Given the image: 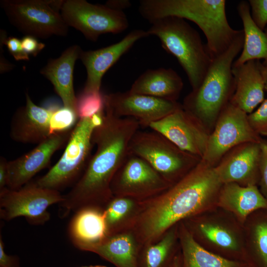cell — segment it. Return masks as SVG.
<instances>
[{"label": "cell", "mask_w": 267, "mask_h": 267, "mask_svg": "<svg viewBox=\"0 0 267 267\" xmlns=\"http://www.w3.org/2000/svg\"><path fill=\"white\" fill-rule=\"evenodd\" d=\"M104 111L120 118H132L140 126L149 127L182 106L177 101L130 92L104 95Z\"/></svg>", "instance_id": "13"}, {"label": "cell", "mask_w": 267, "mask_h": 267, "mask_svg": "<svg viewBox=\"0 0 267 267\" xmlns=\"http://www.w3.org/2000/svg\"><path fill=\"white\" fill-rule=\"evenodd\" d=\"M222 184L214 167L201 160L167 189L139 201L129 230L140 246L155 243L178 222L199 213L218 200Z\"/></svg>", "instance_id": "1"}, {"label": "cell", "mask_w": 267, "mask_h": 267, "mask_svg": "<svg viewBox=\"0 0 267 267\" xmlns=\"http://www.w3.org/2000/svg\"><path fill=\"white\" fill-rule=\"evenodd\" d=\"M259 161L260 190L267 199V140L263 139L260 143Z\"/></svg>", "instance_id": "35"}, {"label": "cell", "mask_w": 267, "mask_h": 267, "mask_svg": "<svg viewBox=\"0 0 267 267\" xmlns=\"http://www.w3.org/2000/svg\"><path fill=\"white\" fill-rule=\"evenodd\" d=\"M237 10L243 23L244 39L241 53L233 65L238 66L250 60L261 59L264 60L263 64L267 65V33L254 22L248 2L241 1Z\"/></svg>", "instance_id": "25"}, {"label": "cell", "mask_w": 267, "mask_h": 267, "mask_svg": "<svg viewBox=\"0 0 267 267\" xmlns=\"http://www.w3.org/2000/svg\"><path fill=\"white\" fill-rule=\"evenodd\" d=\"M147 36L146 31L135 29L118 43L96 50H83L80 59L86 69L87 78L82 91H100L105 73L136 42Z\"/></svg>", "instance_id": "17"}, {"label": "cell", "mask_w": 267, "mask_h": 267, "mask_svg": "<svg viewBox=\"0 0 267 267\" xmlns=\"http://www.w3.org/2000/svg\"><path fill=\"white\" fill-rule=\"evenodd\" d=\"M92 267H108L102 265H91Z\"/></svg>", "instance_id": "43"}, {"label": "cell", "mask_w": 267, "mask_h": 267, "mask_svg": "<svg viewBox=\"0 0 267 267\" xmlns=\"http://www.w3.org/2000/svg\"><path fill=\"white\" fill-rule=\"evenodd\" d=\"M260 143L240 144L223 156L214 167L222 184L233 182L242 186L259 184Z\"/></svg>", "instance_id": "16"}, {"label": "cell", "mask_w": 267, "mask_h": 267, "mask_svg": "<svg viewBox=\"0 0 267 267\" xmlns=\"http://www.w3.org/2000/svg\"><path fill=\"white\" fill-rule=\"evenodd\" d=\"M72 131L54 134L30 151L8 161L7 187L18 189L30 182L34 176L49 165L54 153L67 143Z\"/></svg>", "instance_id": "15"}, {"label": "cell", "mask_w": 267, "mask_h": 267, "mask_svg": "<svg viewBox=\"0 0 267 267\" xmlns=\"http://www.w3.org/2000/svg\"><path fill=\"white\" fill-rule=\"evenodd\" d=\"M129 152L146 161L171 185L182 178L201 160L153 130L137 131L130 141Z\"/></svg>", "instance_id": "7"}, {"label": "cell", "mask_w": 267, "mask_h": 267, "mask_svg": "<svg viewBox=\"0 0 267 267\" xmlns=\"http://www.w3.org/2000/svg\"><path fill=\"white\" fill-rule=\"evenodd\" d=\"M182 264L181 255L180 256H176L172 267H182Z\"/></svg>", "instance_id": "42"}, {"label": "cell", "mask_w": 267, "mask_h": 267, "mask_svg": "<svg viewBox=\"0 0 267 267\" xmlns=\"http://www.w3.org/2000/svg\"><path fill=\"white\" fill-rule=\"evenodd\" d=\"M64 200L60 191L42 187L35 182L13 190H0V218L10 221L24 217L30 223L42 225L50 219L49 207Z\"/></svg>", "instance_id": "9"}, {"label": "cell", "mask_w": 267, "mask_h": 267, "mask_svg": "<svg viewBox=\"0 0 267 267\" xmlns=\"http://www.w3.org/2000/svg\"><path fill=\"white\" fill-rule=\"evenodd\" d=\"M147 33L156 36L162 47L176 58L187 75L192 90L201 84L212 59L198 32L184 19L169 16L150 23Z\"/></svg>", "instance_id": "5"}, {"label": "cell", "mask_w": 267, "mask_h": 267, "mask_svg": "<svg viewBox=\"0 0 267 267\" xmlns=\"http://www.w3.org/2000/svg\"><path fill=\"white\" fill-rule=\"evenodd\" d=\"M0 267H21L19 257L15 255H8L4 250V244L1 234H0Z\"/></svg>", "instance_id": "38"}, {"label": "cell", "mask_w": 267, "mask_h": 267, "mask_svg": "<svg viewBox=\"0 0 267 267\" xmlns=\"http://www.w3.org/2000/svg\"><path fill=\"white\" fill-rule=\"evenodd\" d=\"M139 202L127 197H113L104 208L108 236L130 229L136 215Z\"/></svg>", "instance_id": "28"}, {"label": "cell", "mask_w": 267, "mask_h": 267, "mask_svg": "<svg viewBox=\"0 0 267 267\" xmlns=\"http://www.w3.org/2000/svg\"><path fill=\"white\" fill-rule=\"evenodd\" d=\"M248 118L257 134L267 136V99L263 101L256 110L248 114Z\"/></svg>", "instance_id": "33"}, {"label": "cell", "mask_w": 267, "mask_h": 267, "mask_svg": "<svg viewBox=\"0 0 267 267\" xmlns=\"http://www.w3.org/2000/svg\"><path fill=\"white\" fill-rule=\"evenodd\" d=\"M92 267L91 265L89 266H83V267Z\"/></svg>", "instance_id": "44"}, {"label": "cell", "mask_w": 267, "mask_h": 267, "mask_svg": "<svg viewBox=\"0 0 267 267\" xmlns=\"http://www.w3.org/2000/svg\"><path fill=\"white\" fill-rule=\"evenodd\" d=\"M8 161L0 157V190L7 187L8 178V172L7 167Z\"/></svg>", "instance_id": "39"}, {"label": "cell", "mask_w": 267, "mask_h": 267, "mask_svg": "<svg viewBox=\"0 0 267 267\" xmlns=\"http://www.w3.org/2000/svg\"><path fill=\"white\" fill-rule=\"evenodd\" d=\"M181 78L171 68L149 69L133 83L130 92L177 101L182 89Z\"/></svg>", "instance_id": "23"}, {"label": "cell", "mask_w": 267, "mask_h": 267, "mask_svg": "<svg viewBox=\"0 0 267 267\" xmlns=\"http://www.w3.org/2000/svg\"><path fill=\"white\" fill-rule=\"evenodd\" d=\"M248 115L229 102L209 134L201 160L215 167L227 152L236 146L245 142L260 143L263 138L252 128Z\"/></svg>", "instance_id": "11"}, {"label": "cell", "mask_w": 267, "mask_h": 267, "mask_svg": "<svg viewBox=\"0 0 267 267\" xmlns=\"http://www.w3.org/2000/svg\"><path fill=\"white\" fill-rule=\"evenodd\" d=\"M21 41L24 51L29 55L36 56L45 46V44L39 42L37 38L30 35L25 36Z\"/></svg>", "instance_id": "37"}, {"label": "cell", "mask_w": 267, "mask_h": 267, "mask_svg": "<svg viewBox=\"0 0 267 267\" xmlns=\"http://www.w3.org/2000/svg\"><path fill=\"white\" fill-rule=\"evenodd\" d=\"M224 0H141L138 11L150 23L173 16L195 23L207 39L212 60L225 52L241 33L227 20Z\"/></svg>", "instance_id": "3"}, {"label": "cell", "mask_w": 267, "mask_h": 267, "mask_svg": "<svg viewBox=\"0 0 267 267\" xmlns=\"http://www.w3.org/2000/svg\"><path fill=\"white\" fill-rule=\"evenodd\" d=\"M104 110L80 119L72 130L66 148L57 162L35 182L42 187L59 191L72 186L84 173L91 157L92 134L103 121Z\"/></svg>", "instance_id": "6"}, {"label": "cell", "mask_w": 267, "mask_h": 267, "mask_svg": "<svg viewBox=\"0 0 267 267\" xmlns=\"http://www.w3.org/2000/svg\"><path fill=\"white\" fill-rule=\"evenodd\" d=\"M260 69L265 82V91H267V65L261 62Z\"/></svg>", "instance_id": "41"}, {"label": "cell", "mask_w": 267, "mask_h": 267, "mask_svg": "<svg viewBox=\"0 0 267 267\" xmlns=\"http://www.w3.org/2000/svg\"><path fill=\"white\" fill-rule=\"evenodd\" d=\"M178 230L182 267H238L236 263L213 254L200 246L184 223H180Z\"/></svg>", "instance_id": "26"}, {"label": "cell", "mask_w": 267, "mask_h": 267, "mask_svg": "<svg viewBox=\"0 0 267 267\" xmlns=\"http://www.w3.org/2000/svg\"><path fill=\"white\" fill-rule=\"evenodd\" d=\"M9 53L17 61L29 60V55L24 51L21 40L16 37L7 38L4 43Z\"/></svg>", "instance_id": "36"}, {"label": "cell", "mask_w": 267, "mask_h": 267, "mask_svg": "<svg viewBox=\"0 0 267 267\" xmlns=\"http://www.w3.org/2000/svg\"><path fill=\"white\" fill-rule=\"evenodd\" d=\"M139 126L134 118L104 111L101 124L92 134L96 151L81 177L59 204L61 217L84 207H105L113 197V178L128 155L130 141Z\"/></svg>", "instance_id": "2"}, {"label": "cell", "mask_w": 267, "mask_h": 267, "mask_svg": "<svg viewBox=\"0 0 267 267\" xmlns=\"http://www.w3.org/2000/svg\"><path fill=\"white\" fill-rule=\"evenodd\" d=\"M140 248L134 232L127 230L107 236L86 251L98 255L116 267H138Z\"/></svg>", "instance_id": "22"}, {"label": "cell", "mask_w": 267, "mask_h": 267, "mask_svg": "<svg viewBox=\"0 0 267 267\" xmlns=\"http://www.w3.org/2000/svg\"><path fill=\"white\" fill-rule=\"evenodd\" d=\"M64 0H2L0 6L19 31L37 38L66 36L69 26L60 10Z\"/></svg>", "instance_id": "8"}, {"label": "cell", "mask_w": 267, "mask_h": 267, "mask_svg": "<svg viewBox=\"0 0 267 267\" xmlns=\"http://www.w3.org/2000/svg\"><path fill=\"white\" fill-rule=\"evenodd\" d=\"M217 200L222 207L242 219L254 212L267 210V199L256 185L242 186L233 182L223 184Z\"/></svg>", "instance_id": "24"}, {"label": "cell", "mask_w": 267, "mask_h": 267, "mask_svg": "<svg viewBox=\"0 0 267 267\" xmlns=\"http://www.w3.org/2000/svg\"><path fill=\"white\" fill-rule=\"evenodd\" d=\"M68 232L73 245L84 251L103 240L108 236L104 208L87 207L75 212Z\"/></svg>", "instance_id": "21"}, {"label": "cell", "mask_w": 267, "mask_h": 267, "mask_svg": "<svg viewBox=\"0 0 267 267\" xmlns=\"http://www.w3.org/2000/svg\"><path fill=\"white\" fill-rule=\"evenodd\" d=\"M177 224L169 229L157 242L141 246L138 267H172L176 256L174 255Z\"/></svg>", "instance_id": "27"}, {"label": "cell", "mask_w": 267, "mask_h": 267, "mask_svg": "<svg viewBox=\"0 0 267 267\" xmlns=\"http://www.w3.org/2000/svg\"><path fill=\"white\" fill-rule=\"evenodd\" d=\"M77 97L79 119L90 117L104 110V98L100 91L82 92Z\"/></svg>", "instance_id": "29"}, {"label": "cell", "mask_w": 267, "mask_h": 267, "mask_svg": "<svg viewBox=\"0 0 267 267\" xmlns=\"http://www.w3.org/2000/svg\"><path fill=\"white\" fill-rule=\"evenodd\" d=\"M244 31L223 54L212 60L199 87L188 94L183 109L197 120L210 134L222 111L230 102L235 88L232 73L233 61L242 50Z\"/></svg>", "instance_id": "4"}, {"label": "cell", "mask_w": 267, "mask_h": 267, "mask_svg": "<svg viewBox=\"0 0 267 267\" xmlns=\"http://www.w3.org/2000/svg\"><path fill=\"white\" fill-rule=\"evenodd\" d=\"M60 13L69 27L79 31L87 39L93 42L101 35L119 34L129 27L123 11L106 5L93 4L85 0H64Z\"/></svg>", "instance_id": "10"}, {"label": "cell", "mask_w": 267, "mask_h": 267, "mask_svg": "<svg viewBox=\"0 0 267 267\" xmlns=\"http://www.w3.org/2000/svg\"><path fill=\"white\" fill-rule=\"evenodd\" d=\"M50 105L47 107L36 105L28 93L25 105L15 113L10 125V136L17 142L40 143L52 135L50 120L58 107Z\"/></svg>", "instance_id": "18"}, {"label": "cell", "mask_w": 267, "mask_h": 267, "mask_svg": "<svg viewBox=\"0 0 267 267\" xmlns=\"http://www.w3.org/2000/svg\"><path fill=\"white\" fill-rule=\"evenodd\" d=\"M171 185L142 158L129 153L111 182L113 196L139 201L163 192Z\"/></svg>", "instance_id": "12"}, {"label": "cell", "mask_w": 267, "mask_h": 267, "mask_svg": "<svg viewBox=\"0 0 267 267\" xmlns=\"http://www.w3.org/2000/svg\"><path fill=\"white\" fill-rule=\"evenodd\" d=\"M105 5L112 9L123 11L131 6V3L128 0H110L107 1Z\"/></svg>", "instance_id": "40"}, {"label": "cell", "mask_w": 267, "mask_h": 267, "mask_svg": "<svg viewBox=\"0 0 267 267\" xmlns=\"http://www.w3.org/2000/svg\"><path fill=\"white\" fill-rule=\"evenodd\" d=\"M82 51L79 45H72L59 57L50 59L40 71L41 74L52 84L63 106L77 114V97L74 89L73 75L75 62L80 59Z\"/></svg>", "instance_id": "19"}, {"label": "cell", "mask_w": 267, "mask_h": 267, "mask_svg": "<svg viewBox=\"0 0 267 267\" xmlns=\"http://www.w3.org/2000/svg\"><path fill=\"white\" fill-rule=\"evenodd\" d=\"M78 114L73 110L58 106L53 112L50 120L51 134L73 130L79 120Z\"/></svg>", "instance_id": "32"}, {"label": "cell", "mask_w": 267, "mask_h": 267, "mask_svg": "<svg viewBox=\"0 0 267 267\" xmlns=\"http://www.w3.org/2000/svg\"><path fill=\"white\" fill-rule=\"evenodd\" d=\"M260 63L259 60H253L238 66L232 65L235 88L230 102L247 114L265 100V82Z\"/></svg>", "instance_id": "20"}, {"label": "cell", "mask_w": 267, "mask_h": 267, "mask_svg": "<svg viewBox=\"0 0 267 267\" xmlns=\"http://www.w3.org/2000/svg\"><path fill=\"white\" fill-rule=\"evenodd\" d=\"M251 15L255 24L264 31L267 25V0H249Z\"/></svg>", "instance_id": "34"}, {"label": "cell", "mask_w": 267, "mask_h": 267, "mask_svg": "<svg viewBox=\"0 0 267 267\" xmlns=\"http://www.w3.org/2000/svg\"><path fill=\"white\" fill-rule=\"evenodd\" d=\"M259 217L252 230L253 244L262 267H267V213Z\"/></svg>", "instance_id": "30"}, {"label": "cell", "mask_w": 267, "mask_h": 267, "mask_svg": "<svg viewBox=\"0 0 267 267\" xmlns=\"http://www.w3.org/2000/svg\"><path fill=\"white\" fill-rule=\"evenodd\" d=\"M169 139L181 150L203 158L209 134L182 106L149 126Z\"/></svg>", "instance_id": "14"}, {"label": "cell", "mask_w": 267, "mask_h": 267, "mask_svg": "<svg viewBox=\"0 0 267 267\" xmlns=\"http://www.w3.org/2000/svg\"><path fill=\"white\" fill-rule=\"evenodd\" d=\"M199 229L207 238L220 247L230 249H235L237 247L233 236L222 227L201 223L199 225Z\"/></svg>", "instance_id": "31"}]
</instances>
